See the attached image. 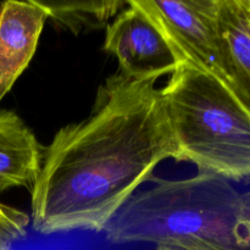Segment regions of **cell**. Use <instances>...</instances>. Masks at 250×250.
Segmentation results:
<instances>
[{"label": "cell", "mask_w": 250, "mask_h": 250, "mask_svg": "<svg viewBox=\"0 0 250 250\" xmlns=\"http://www.w3.org/2000/svg\"><path fill=\"white\" fill-rule=\"evenodd\" d=\"M54 23L80 34L104 27L128 1H39Z\"/></svg>", "instance_id": "9c48e42d"}, {"label": "cell", "mask_w": 250, "mask_h": 250, "mask_svg": "<svg viewBox=\"0 0 250 250\" xmlns=\"http://www.w3.org/2000/svg\"><path fill=\"white\" fill-rule=\"evenodd\" d=\"M133 1L160 28L181 62L192 63L221 80L217 55V0Z\"/></svg>", "instance_id": "277c9868"}, {"label": "cell", "mask_w": 250, "mask_h": 250, "mask_svg": "<svg viewBox=\"0 0 250 250\" xmlns=\"http://www.w3.org/2000/svg\"><path fill=\"white\" fill-rule=\"evenodd\" d=\"M217 55L221 80L250 111L248 0H217Z\"/></svg>", "instance_id": "52a82bcc"}, {"label": "cell", "mask_w": 250, "mask_h": 250, "mask_svg": "<svg viewBox=\"0 0 250 250\" xmlns=\"http://www.w3.org/2000/svg\"><path fill=\"white\" fill-rule=\"evenodd\" d=\"M4 250H12L11 248H7V249H4Z\"/></svg>", "instance_id": "7c38bea8"}, {"label": "cell", "mask_w": 250, "mask_h": 250, "mask_svg": "<svg viewBox=\"0 0 250 250\" xmlns=\"http://www.w3.org/2000/svg\"><path fill=\"white\" fill-rule=\"evenodd\" d=\"M31 219L22 210L0 203V250L24 238Z\"/></svg>", "instance_id": "30bf717a"}, {"label": "cell", "mask_w": 250, "mask_h": 250, "mask_svg": "<svg viewBox=\"0 0 250 250\" xmlns=\"http://www.w3.org/2000/svg\"><path fill=\"white\" fill-rule=\"evenodd\" d=\"M46 19L39 1L0 4V102L31 62Z\"/></svg>", "instance_id": "8992f818"}, {"label": "cell", "mask_w": 250, "mask_h": 250, "mask_svg": "<svg viewBox=\"0 0 250 250\" xmlns=\"http://www.w3.org/2000/svg\"><path fill=\"white\" fill-rule=\"evenodd\" d=\"M155 250H217L207 247H183V246H158Z\"/></svg>", "instance_id": "8fae6325"}, {"label": "cell", "mask_w": 250, "mask_h": 250, "mask_svg": "<svg viewBox=\"0 0 250 250\" xmlns=\"http://www.w3.org/2000/svg\"><path fill=\"white\" fill-rule=\"evenodd\" d=\"M150 182L154 187L134 193L105 226L107 241L250 250V207L229 181L198 172Z\"/></svg>", "instance_id": "7a4b0ae2"}, {"label": "cell", "mask_w": 250, "mask_h": 250, "mask_svg": "<svg viewBox=\"0 0 250 250\" xmlns=\"http://www.w3.org/2000/svg\"><path fill=\"white\" fill-rule=\"evenodd\" d=\"M156 81L117 71L99 87L89 116L56 132L31 189L34 231H104L161 161L176 160Z\"/></svg>", "instance_id": "6da1fadb"}, {"label": "cell", "mask_w": 250, "mask_h": 250, "mask_svg": "<svg viewBox=\"0 0 250 250\" xmlns=\"http://www.w3.org/2000/svg\"><path fill=\"white\" fill-rule=\"evenodd\" d=\"M44 148L21 117L0 110V192L32 189L42 170Z\"/></svg>", "instance_id": "ba28073f"}, {"label": "cell", "mask_w": 250, "mask_h": 250, "mask_svg": "<svg viewBox=\"0 0 250 250\" xmlns=\"http://www.w3.org/2000/svg\"><path fill=\"white\" fill-rule=\"evenodd\" d=\"M104 50L119 60V71L134 80H158L181 63L160 28L133 0L107 24Z\"/></svg>", "instance_id": "5b68a950"}, {"label": "cell", "mask_w": 250, "mask_h": 250, "mask_svg": "<svg viewBox=\"0 0 250 250\" xmlns=\"http://www.w3.org/2000/svg\"><path fill=\"white\" fill-rule=\"evenodd\" d=\"M248 4H249V7H250V0H248Z\"/></svg>", "instance_id": "4fadbf2b"}, {"label": "cell", "mask_w": 250, "mask_h": 250, "mask_svg": "<svg viewBox=\"0 0 250 250\" xmlns=\"http://www.w3.org/2000/svg\"><path fill=\"white\" fill-rule=\"evenodd\" d=\"M160 90L176 161L227 181L250 180V111L224 81L181 62Z\"/></svg>", "instance_id": "3957f363"}]
</instances>
